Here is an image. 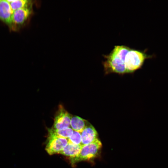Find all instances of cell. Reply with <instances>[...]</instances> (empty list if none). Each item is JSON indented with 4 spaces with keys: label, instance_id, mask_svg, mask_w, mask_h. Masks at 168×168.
Returning a JSON list of instances; mask_svg holds the SVG:
<instances>
[{
    "label": "cell",
    "instance_id": "cell-13",
    "mask_svg": "<svg viewBox=\"0 0 168 168\" xmlns=\"http://www.w3.org/2000/svg\"><path fill=\"white\" fill-rule=\"evenodd\" d=\"M67 139L68 143L76 145H81L82 138L80 133L73 131L72 136Z\"/></svg>",
    "mask_w": 168,
    "mask_h": 168
},
{
    "label": "cell",
    "instance_id": "cell-6",
    "mask_svg": "<svg viewBox=\"0 0 168 168\" xmlns=\"http://www.w3.org/2000/svg\"><path fill=\"white\" fill-rule=\"evenodd\" d=\"M31 10L29 6L14 11L12 15V29L23 25L29 17Z\"/></svg>",
    "mask_w": 168,
    "mask_h": 168
},
{
    "label": "cell",
    "instance_id": "cell-4",
    "mask_svg": "<svg viewBox=\"0 0 168 168\" xmlns=\"http://www.w3.org/2000/svg\"><path fill=\"white\" fill-rule=\"evenodd\" d=\"M72 116L62 105H59L51 128L54 130H60L70 127Z\"/></svg>",
    "mask_w": 168,
    "mask_h": 168
},
{
    "label": "cell",
    "instance_id": "cell-5",
    "mask_svg": "<svg viewBox=\"0 0 168 168\" xmlns=\"http://www.w3.org/2000/svg\"><path fill=\"white\" fill-rule=\"evenodd\" d=\"M68 142L67 138L48 135L45 149L50 155L59 153L66 146Z\"/></svg>",
    "mask_w": 168,
    "mask_h": 168
},
{
    "label": "cell",
    "instance_id": "cell-12",
    "mask_svg": "<svg viewBox=\"0 0 168 168\" xmlns=\"http://www.w3.org/2000/svg\"><path fill=\"white\" fill-rule=\"evenodd\" d=\"M13 12L17 10L29 6L30 1L27 0H7Z\"/></svg>",
    "mask_w": 168,
    "mask_h": 168
},
{
    "label": "cell",
    "instance_id": "cell-11",
    "mask_svg": "<svg viewBox=\"0 0 168 168\" xmlns=\"http://www.w3.org/2000/svg\"><path fill=\"white\" fill-rule=\"evenodd\" d=\"M48 135L68 138L72 135L73 130L71 128H68L60 130H54L52 128L48 129Z\"/></svg>",
    "mask_w": 168,
    "mask_h": 168
},
{
    "label": "cell",
    "instance_id": "cell-2",
    "mask_svg": "<svg viewBox=\"0 0 168 168\" xmlns=\"http://www.w3.org/2000/svg\"><path fill=\"white\" fill-rule=\"evenodd\" d=\"M145 52L130 49L125 56L124 64L127 73L133 72L141 68L145 60L152 58Z\"/></svg>",
    "mask_w": 168,
    "mask_h": 168
},
{
    "label": "cell",
    "instance_id": "cell-10",
    "mask_svg": "<svg viewBox=\"0 0 168 168\" xmlns=\"http://www.w3.org/2000/svg\"><path fill=\"white\" fill-rule=\"evenodd\" d=\"M82 147L81 145H76L68 142L67 145L59 153L70 157H73L79 153Z\"/></svg>",
    "mask_w": 168,
    "mask_h": 168
},
{
    "label": "cell",
    "instance_id": "cell-8",
    "mask_svg": "<svg viewBox=\"0 0 168 168\" xmlns=\"http://www.w3.org/2000/svg\"><path fill=\"white\" fill-rule=\"evenodd\" d=\"M81 133L82 145L91 143L98 139L97 131L94 127L89 122Z\"/></svg>",
    "mask_w": 168,
    "mask_h": 168
},
{
    "label": "cell",
    "instance_id": "cell-9",
    "mask_svg": "<svg viewBox=\"0 0 168 168\" xmlns=\"http://www.w3.org/2000/svg\"><path fill=\"white\" fill-rule=\"evenodd\" d=\"M88 122L86 120L79 116H72L71 119L70 127L73 131L81 133Z\"/></svg>",
    "mask_w": 168,
    "mask_h": 168
},
{
    "label": "cell",
    "instance_id": "cell-3",
    "mask_svg": "<svg viewBox=\"0 0 168 168\" xmlns=\"http://www.w3.org/2000/svg\"><path fill=\"white\" fill-rule=\"evenodd\" d=\"M102 146V143L98 139L91 143L82 145L79 153L74 157H70L71 164L73 165L79 161L95 157L99 154Z\"/></svg>",
    "mask_w": 168,
    "mask_h": 168
},
{
    "label": "cell",
    "instance_id": "cell-7",
    "mask_svg": "<svg viewBox=\"0 0 168 168\" xmlns=\"http://www.w3.org/2000/svg\"><path fill=\"white\" fill-rule=\"evenodd\" d=\"M12 11L7 0H0V20L12 29Z\"/></svg>",
    "mask_w": 168,
    "mask_h": 168
},
{
    "label": "cell",
    "instance_id": "cell-1",
    "mask_svg": "<svg viewBox=\"0 0 168 168\" xmlns=\"http://www.w3.org/2000/svg\"><path fill=\"white\" fill-rule=\"evenodd\" d=\"M131 48L124 45L114 46L108 54L104 55L103 65L106 73H127L124 61L127 53Z\"/></svg>",
    "mask_w": 168,
    "mask_h": 168
}]
</instances>
